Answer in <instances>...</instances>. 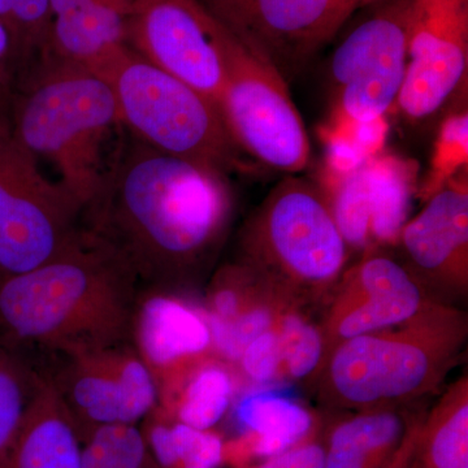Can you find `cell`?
<instances>
[{"mask_svg": "<svg viewBox=\"0 0 468 468\" xmlns=\"http://www.w3.org/2000/svg\"><path fill=\"white\" fill-rule=\"evenodd\" d=\"M0 21L16 50L18 75L48 57L51 33L50 0H0Z\"/></svg>", "mask_w": 468, "mask_h": 468, "instance_id": "25", "label": "cell"}, {"mask_svg": "<svg viewBox=\"0 0 468 468\" xmlns=\"http://www.w3.org/2000/svg\"><path fill=\"white\" fill-rule=\"evenodd\" d=\"M255 57L291 84L335 38L354 9L347 0H201Z\"/></svg>", "mask_w": 468, "mask_h": 468, "instance_id": "11", "label": "cell"}, {"mask_svg": "<svg viewBox=\"0 0 468 468\" xmlns=\"http://www.w3.org/2000/svg\"><path fill=\"white\" fill-rule=\"evenodd\" d=\"M341 276L335 284L337 294L320 328L324 359L338 344L402 324L431 302L411 271L380 252H366Z\"/></svg>", "mask_w": 468, "mask_h": 468, "instance_id": "15", "label": "cell"}, {"mask_svg": "<svg viewBox=\"0 0 468 468\" xmlns=\"http://www.w3.org/2000/svg\"><path fill=\"white\" fill-rule=\"evenodd\" d=\"M233 394L229 369L218 360L206 358L160 388L159 408L176 421L208 431L226 417Z\"/></svg>", "mask_w": 468, "mask_h": 468, "instance_id": "21", "label": "cell"}, {"mask_svg": "<svg viewBox=\"0 0 468 468\" xmlns=\"http://www.w3.org/2000/svg\"><path fill=\"white\" fill-rule=\"evenodd\" d=\"M276 326L249 344L239 360L243 374L254 383H270L282 371V349Z\"/></svg>", "mask_w": 468, "mask_h": 468, "instance_id": "31", "label": "cell"}, {"mask_svg": "<svg viewBox=\"0 0 468 468\" xmlns=\"http://www.w3.org/2000/svg\"><path fill=\"white\" fill-rule=\"evenodd\" d=\"M467 154L468 115L464 110L452 113L441 126L433 159L432 177L426 185L428 196L432 197L452 177L467 168Z\"/></svg>", "mask_w": 468, "mask_h": 468, "instance_id": "29", "label": "cell"}, {"mask_svg": "<svg viewBox=\"0 0 468 468\" xmlns=\"http://www.w3.org/2000/svg\"><path fill=\"white\" fill-rule=\"evenodd\" d=\"M9 120L15 138L50 163L82 207L106 172L104 146L120 126L109 84L88 67L48 54L23 76Z\"/></svg>", "mask_w": 468, "mask_h": 468, "instance_id": "4", "label": "cell"}, {"mask_svg": "<svg viewBox=\"0 0 468 468\" xmlns=\"http://www.w3.org/2000/svg\"><path fill=\"white\" fill-rule=\"evenodd\" d=\"M18 73L16 50L7 27L0 21V111L11 88L14 76Z\"/></svg>", "mask_w": 468, "mask_h": 468, "instance_id": "33", "label": "cell"}, {"mask_svg": "<svg viewBox=\"0 0 468 468\" xmlns=\"http://www.w3.org/2000/svg\"><path fill=\"white\" fill-rule=\"evenodd\" d=\"M81 441L98 428L137 426L159 406L158 381L133 345L46 358Z\"/></svg>", "mask_w": 468, "mask_h": 468, "instance_id": "10", "label": "cell"}, {"mask_svg": "<svg viewBox=\"0 0 468 468\" xmlns=\"http://www.w3.org/2000/svg\"><path fill=\"white\" fill-rule=\"evenodd\" d=\"M140 294L122 258L82 229L48 263L0 275V343L39 358L132 344Z\"/></svg>", "mask_w": 468, "mask_h": 468, "instance_id": "2", "label": "cell"}, {"mask_svg": "<svg viewBox=\"0 0 468 468\" xmlns=\"http://www.w3.org/2000/svg\"><path fill=\"white\" fill-rule=\"evenodd\" d=\"M82 441L50 377L30 409L5 468H81Z\"/></svg>", "mask_w": 468, "mask_h": 468, "instance_id": "20", "label": "cell"}, {"mask_svg": "<svg viewBox=\"0 0 468 468\" xmlns=\"http://www.w3.org/2000/svg\"><path fill=\"white\" fill-rule=\"evenodd\" d=\"M467 329L462 311L431 301L402 324L349 338L320 366V399L365 412L396 410L436 392L460 358Z\"/></svg>", "mask_w": 468, "mask_h": 468, "instance_id": "3", "label": "cell"}, {"mask_svg": "<svg viewBox=\"0 0 468 468\" xmlns=\"http://www.w3.org/2000/svg\"><path fill=\"white\" fill-rule=\"evenodd\" d=\"M239 264L286 303L319 297L337 284L349 246L318 185L288 175L243 227Z\"/></svg>", "mask_w": 468, "mask_h": 468, "instance_id": "5", "label": "cell"}, {"mask_svg": "<svg viewBox=\"0 0 468 468\" xmlns=\"http://www.w3.org/2000/svg\"><path fill=\"white\" fill-rule=\"evenodd\" d=\"M132 344L153 371L159 390L214 350L205 311L174 292L159 291H141Z\"/></svg>", "mask_w": 468, "mask_h": 468, "instance_id": "17", "label": "cell"}, {"mask_svg": "<svg viewBox=\"0 0 468 468\" xmlns=\"http://www.w3.org/2000/svg\"><path fill=\"white\" fill-rule=\"evenodd\" d=\"M81 212V227L115 251L141 291L193 285L232 220L229 176L131 135Z\"/></svg>", "mask_w": 468, "mask_h": 468, "instance_id": "1", "label": "cell"}, {"mask_svg": "<svg viewBox=\"0 0 468 468\" xmlns=\"http://www.w3.org/2000/svg\"><path fill=\"white\" fill-rule=\"evenodd\" d=\"M347 2L350 3L354 11H356L358 8L372 7V5H377L378 3L384 2V0H347Z\"/></svg>", "mask_w": 468, "mask_h": 468, "instance_id": "35", "label": "cell"}, {"mask_svg": "<svg viewBox=\"0 0 468 468\" xmlns=\"http://www.w3.org/2000/svg\"><path fill=\"white\" fill-rule=\"evenodd\" d=\"M412 0H384L335 48L329 73L338 112L353 125L372 124L389 112L405 81Z\"/></svg>", "mask_w": 468, "mask_h": 468, "instance_id": "9", "label": "cell"}, {"mask_svg": "<svg viewBox=\"0 0 468 468\" xmlns=\"http://www.w3.org/2000/svg\"><path fill=\"white\" fill-rule=\"evenodd\" d=\"M175 468H218L224 463L226 442L212 430L201 431L171 418Z\"/></svg>", "mask_w": 468, "mask_h": 468, "instance_id": "30", "label": "cell"}, {"mask_svg": "<svg viewBox=\"0 0 468 468\" xmlns=\"http://www.w3.org/2000/svg\"><path fill=\"white\" fill-rule=\"evenodd\" d=\"M109 84L120 124L153 149L229 176L250 171L220 110L192 86L144 60L129 46L89 68Z\"/></svg>", "mask_w": 468, "mask_h": 468, "instance_id": "6", "label": "cell"}, {"mask_svg": "<svg viewBox=\"0 0 468 468\" xmlns=\"http://www.w3.org/2000/svg\"><path fill=\"white\" fill-rule=\"evenodd\" d=\"M276 328L282 349V371L295 380L314 374L324 359L320 328L292 309L282 314Z\"/></svg>", "mask_w": 468, "mask_h": 468, "instance_id": "28", "label": "cell"}, {"mask_svg": "<svg viewBox=\"0 0 468 468\" xmlns=\"http://www.w3.org/2000/svg\"><path fill=\"white\" fill-rule=\"evenodd\" d=\"M467 75L468 0H412L397 111L414 122L435 115L466 88Z\"/></svg>", "mask_w": 468, "mask_h": 468, "instance_id": "12", "label": "cell"}, {"mask_svg": "<svg viewBox=\"0 0 468 468\" xmlns=\"http://www.w3.org/2000/svg\"><path fill=\"white\" fill-rule=\"evenodd\" d=\"M412 468H468V378L442 394L419 421Z\"/></svg>", "mask_w": 468, "mask_h": 468, "instance_id": "23", "label": "cell"}, {"mask_svg": "<svg viewBox=\"0 0 468 468\" xmlns=\"http://www.w3.org/2000/svg\"><path fill=\"white\" fill-rule=\"evenodd\" d=\"M82 205L46 177L0 111V275L48 263L82 233Z\"/></svg>", "mask_w": 468, "mask_h": 468, "instance_id": "8", "label": "cell"}, {"mask_svg": "<svg viewBox=\"0 0 468 468\" xmlns=\"http://www.w3.org/2000/svg\"><path fill=\"white\" fill-rule=\"evenodd\" d=\"M324 461L325 446L315 435L279 454L236 468H324Z\"/></svg>", "mask_w": 468, "mask_h": 468, "instance_id": "32", "label": "cell"}, {"mask_svg": "<svg viewBox=\"0 0 468 468\" xmlns=\"http://www.w3.org/2000/svg\"><path fill=\"white\" fill-rule=\"evenodd\" d=\"M419 421L409 423L401 445L383 466L378 468H412V454H414L415 440H417Z\"/></svg>", "mask_w": 468, "mask_h": 468, "instance_id": "34", "label": "cell"}, {"mask_svg": "<svg viewBox=\"0 0 468 468\" xmlns=\"http://www.w3.org/2000/svg\"><path fill=\"white\" fill-rule=\"evenodd\" d=\"M292 309L279 297H271L258 302L250 309L228 322L206 315L211 329L212 346L215 353L229 362H239L243 350L258 335L275 328L285 310Z\"/></svg>", "mask_w": 468, "mask_h": 468, "instance_id": "27", "label": "cell"}, {"mask_svg": "<svg viewBox=\"0 0 468 468\" xmlns=\"http://www.w3.org/2000/svg\"><path fill=\"white\" fill-rule=\"evenodd\" d=\"M125 45L220 110L226 72L201 0H133Z\"/></svg>", "mask_w": 468, "mask_h": 468, "instance_id": "13", "label": "cell"}, {"mask_svg": "<svg viewBox=\"0 0 468 468\" xmlns=\"http://www.w3.org/2000/svg\"><path fill=\"white\" fill-rule=\"evenodd\" d=\"M48 378L45 359L0 343V468H5L27 410Z\"/></svg>", "mask_w": 468, "mask_h": 468, "instance_id": "24", "label": "cell"}, {"mask_svg": "<svg viewBox=\"0 0 468 468\" xmlns=\"http://www.w3.org/2000/svg\"><path fill=\"white\" fill-rule=\"evenodd\" d=\"M133 0H50L48 54L90 68L125 45Z\"/></svg>", "mask_w": 468, "mask_h": 468, "instance_id": "19", "label": "cell"}, {"mask_svg": "<svg viewBox=\"0 0 468 468\" xmlns=\"http://www.w3.org/2000/svg\"><path fill=\"white\" fill-rule=\"evenodd\" d=\"M81 468H159L141 428L116 424L98 428L82 442Z\"/></svg>", "mask_w": 468, "mask_h": 468, "instance_id": "26", "label": "cell"}, {"mask_svg": "<svg viewBox=\"0 0 468 468\" xmlns=\"http://www.w3.org/2000/svg\"><path fill=\"white\" fill-rule=\"evenodd\" d=\"M209 16L226 72L220 111L234 143L261 165L300 174L309 165L310 141L288 84Z\"/></svg>", "mask_w": 468, "mask_h": 468, "instance_id": "7", "label": "cell"}, {"mask_svg": "<svg viewBox=\"0 0 468 468\" xmlns=\"http://www.w3.org/2000/svg\"><path fill=\"white\" fill-rule=\"evenodd\" d=\"M417 172L412 160L375 153L337 178L326 197L349 248L368 251L399 243L409 220Z\"/></svg>", "mask_w": 468, "mask_h": 468, "instance_id": "14", "label": "cell"}, {"mask_svg": "<svg viewBox=\"0 0 468 468\" xmlns=\"http://www.w3.org/2000/svg\"><path fill=\"white\" fill-rule=\"evenodd\" d=\"M419 282L466 292L468 284L467 171L452 177L409 218L399 234Z\"/></svg>", "mask_w": 468, "mask_h": 468, "instance_id": "16", "label": "cell"}, {"mask_svg": "<svg viewBox=\"0 0 468 468\" xmlns=\"http://www.w3.org/2000/svg\"><path fill=\"white\" fill-rule=\"evenodd\" d=\"M409 421L397 410L358 412L332 430L324 468H378L401 445Z\"/></svg>", "mask_w": 468, "mask_h": 468, "instance_id": "22", "label": "cell"}, {"mask_svg": "<svg viewBox=\"0 0 468 468\" xmlns=\"http://www.w3.org/2000/svg\"><path fill=\"white\" fill-rule=\"evenodd\" d=\"M242 436L226 443L224 462L233 467L263 460L318 435L319 423L309 409L279 390H252L234 406Z\"/></svg>", "mask_w": 468, "mask_h": 468, "instance_id": "18", "label": "cell"}]
</instances>
